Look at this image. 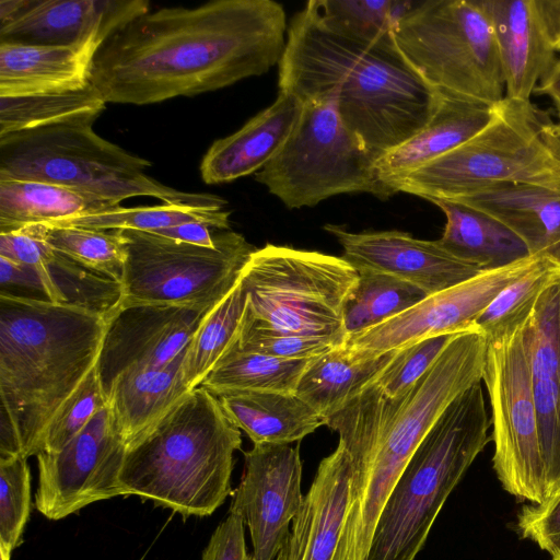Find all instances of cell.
<instances>
[{"label":"cell","instance_id":"obj_1","mask_svg":"<svg viewBox=\"0 0 560 560\" xmlns=\"http://www.w3.org/2000/svg\"><path fill=\"white\" fill-rule=\"evenodd\" d=\"M285 31V11L272 0L160 9L103 44L90 82L106 103L194 96L268 72L282 58Z\"/></svg>","mask_w":560,"mask_h":560},{"label":"cell","instance_id":"obj_2","mask_svg":"<svg viewBox=\"0 0 560 560\" xmlns=\"http://www.w3.org/2000/svg\"><path fill=\"white\" fill-rule=\"evenodd\" d=\"M108 323L77 305L0 292L1 428L26 457L97 364Z\"/></svg>","mask_w":560,"mask_h":560},{"label":"cell","instance_id":"obj_3","mask_svg":"<svg viewBox=\"0 0 560 560\" xmlns=\"http://www.w3.org/2000/svg\"><path fill=\"white\" fill-rule=\"evenodd\" d=\"M241 446V430L199 386L127 446L119 480L126 495L185 516H208L232 493Z\"/></svg>","mask_w":560,"mask_h":560},{"label":"cell","instance_id":"obj_4","mask_svg":"<svg viewBox=\"0 0 560 560\" xmlns=\"http://www.w3.org/2000/svg\"><path fill=\"white\" fill-rule=\"evenodd\" d=\"M487 338L456 334L402 397L390 399L375 383V445L366 487L345 521L334 560H368L382 509L411 455L447 406L482 381Z\"/></svg>","mask_w":560,"mask_h":560},{"label":"cell","instance_id":"obj_5","mask_svg":"<svg viewBox=\"0 0 560 560\" xmlns=\"http://www.w3.org/2000/svg\"><path fill=\"white\" fill-rule=\"evenodd\" d=\"M481 382L454 399L418 445L376 522L368 560H413L447 497L491 441Z\"/></svg>","mask_w":560,"mask_h":560},{"label":"cell","instance_id":"obj_6","mask_svg":"<svg viewBox=\"0 0 560 560\" xmlns=\"http://www.w3.org/2000/svg\"><path fill=\"white\" fill-rule=\"evenodd\" d=\"M501 183L560 189V122L530 100L505 96L481 131L395 182L392 189L433 202Z\"/></svg>","mask_w":560,"mask_h":560},{"label":"cell","instance_id":"obj_7","mask_svg":"<svg viewBox=\"0 0 560 560\" xmlns=\"http://www.w3.org/2000/svg\"><path fill=\"white\" fill-rule=\"evenodd\" d=\"M94 121L78 119L0 137V177L56 184L118 205L148 196L172 206H226L217 195L180 191L148 176L151 163L100 137Z\"/></svg>","mask_w":560,"mask_h":560},{"label":"cell","instance_id":"obj_8","mask_svg":"<svg viewBox=\"0 0 560 560\" xmlns=\"http://www.w3.org/2000/svg\"><path fill=\"white\" fill-rule=\"evenodd\" d=\"M395 42L434 90L494 106L505 83L482 0L411 3L393 26Z\"/></svg>","mask_w":560,"mask_h":560},{"label":"cell","instance_id":"obj_9","mask_svg":"<svg viewBox=\"0 0 560 560\" xmlns=\"http://www.w3.org/2000/svg\"><path fill=\"white\" fill-rule=\"evenodd\" d=\"M358 278L342 257L267 244L255 249L241 277L246 293L242 323L345 343L342 307Z\"/></svg>","mask_w":560,"mask_h":560},{"label":"cell","instance_id":"obj_10","mask_svg":"<svg viewBox=\"0 0 560 560\" xmlns=\"http://www.w3.org/2000/svg\"><path fill=\"white\" fill-rule=\"evenodd\" d=\"M126 248L119 308L175 305L215 307L238 283L255 247L233 231L205 247L160 234L117 230Z\"/></svg>","mask_w":560,"mask_h":560},{"label":"cell","instance_id":"obj_11","mask_svg":"<svg viewBox=\"0 0 560 560\" xmlns=\"http://www.w3.org/2000/svg\"><path fill=\"white\" fill-rule=\"evenodd\" d=\"M376 161L342 124L332 96L303 104L289 139L255 177L291 209L349 192L386 200L394 192L380 179Z\"/></svg>","mask_w":560,"mask_h":560},{"label":"cell","instance_id":"obj_12","mask_svg":"<svg viewBox=\"0 0 560 560\" xmlns=\"http://www.w3.org/2000/svg\"><path fill=\"white\" fill-rule=\"evenodd\" d=\"M339 81V117L377 160L415 137L440 102V92L399 50L393 30L355 57Z\"/></svg>","mask_w":560,"mask_h":560},{"label":"cell","instance_id":"obj_13","mask_svg":"<svg viewBox=\"0 0 560 560\" xmlns=\"http://www.w3.org/2000/svg\"><path fill=\"white\" fill-rule=\"evenodd\" d=\"M524 323L486 337L482 381L491 405L492 466L497 478L518 500L540 503L545 471Z\"/></svg>","mask_w":560,"mask_h":560},{"label":"cell","instance_id":"obj_14","mask_svg":"<svg viewBox=\"0 0 560 560\" xmlns=\"http://www.w3.org/2000/svg\"><path fill=\"white\" fill-rule=\"evenodd\" d=\"M126 451L106 405L61 450L36 455L38 512L58 521L92 503L126 495L119 480Z\"/></svg>","mask_w":560,"mask_h":560},{"label":"cell","instance_id":"obj_15","mask_svg":"<svg viewBox=\"0 0 560 560\" xmlns=\"http://www.w3.org/2000/svg\"><path fill=\"white\" fill-rule=\"evenodd\" d=\"M539 258L528 256L430 294L399 315L348 337L343 346L354 358L365 359L424 338L472 329L476 318L498 294L528 271Z\"/></svg>","mask_w":560,"mask_h":560},{"label":"cell","instance_id":"obj_16","mask_svg":"<svg viewBox=\"0 0 560 560\" xmlns=\"http://www.w3.org/2000/svg\"><path fill=\"white\" fill-rule=\"evenodd\" d=\"M229 513L248 527L255 560H276L285 547L304 495L300 445L254 444Z\"/></svg>","mask_w":560,"mask_h":560},{"label":"cell","instance_id":"obj_17","mask_svg":"<svg viewBox=\"0 0 560 560\" xmlns=\"http://www.w3.org/2000/svg\"><path fill=\"white\" fill-rule=\"evenodd\" d=\"M324 229L343 249L342 258L358 271L386 273L407 281L427 295L446 290L486 271L446 252L438 241L400 231L351 233L336 224Z\"/></svg>","mask_w":560,"mask_h":560},{"label":"cell","instance_id":"obj_18","mask_svg":"<svg viewBox=\"0 0 560 560\" xmlns=\"http://www.w3.org/2000/svg\"><path fill=\"white\" fill-rule=\"evenodd\" d=\"M211 310L175 305L119 308L108 323L97 366L106 393L132 365H164L184 352Z\"/></svg>","mask_w":560,"mask_h":560},{"label":"cell","instance_id":"obj_19","mask_svg":"<svg viewBox=\"0 0 560 560\" xmlns=\"http://www.w3.org/2000/svg\"><path fill=\"white\" fill-rule=\"evenodd\" d=\"M149 10L144 0H27L15 18L0 25V43L86 45L98 51L115 33Z\"/></svg>","mask_w":560,"mask_h":560},{"label":"cell","instance_id":"obj_20","mask_svg":"<svg viewBox=\"0 0 560 560\" xmlns=\"http://www.w3.org/2000/svg\"><path fill=\"white\" fill-rule=\"evenodd\" d=\"M545 471L544 500L560 491V272L523 326Z\"/></svg>","mask_w":560,"mask_h":560},{"label":"cell","instance_id":"obj_21","mask_svg":"<svg viewBox=\"0 0 560 560\" xmlns=\"http://www.w3.org/2000/svg\"><path fill=\"white\" fill-rule=\"evenodd\" d=\"M303 104L279 92L277 100L236 132L214 141L200 164L207 184H222L259 172L282 149Z\"/></svg>","mask_w":560,"mask_h":560},{"label":"cell","instance_id":"obj_22","mask_svg":"<svg viewBox=\"0 0 560 560\" xmlns=\"http://www.w3.org/2000/svg\"><path fill=\"white\" fill-rule=\"evenodd\" d=\"M489 14L502 67L506 97L529 101L556 62L533 0H482Z\"/></svg>","mask_w":560,"mask_h":560},{"label":"cell","instance_id":"obj_23","mask_svg":"<svg viewBox=\"0 0 560 560\" xmlns=\"http://www.w3.org/2000/svg\"><path fill=\"white\" fill-rule=\"evenodd\" d=\"M459 201L508 226L532 256L560 259V189L526 183H501L478 189Z\"/></svg>","mask_w":560,"mask_h":560},{"label":"cell","instance_id":"obj_24","mask_svg":"<svg viewBox=\"0 0 560 560\" xmlns=\"http://www.w3.org/2000/svg\"><path fill=\"white\" fill-rule=\"evenodd\" d=\"M353 467L343 446L318 465L303 505L292 522L301 560H334L352 500Z\"/></svg>","mask_w":560,"mask_h":560},{"label":"cell","instance_id":"obj_25","mask_svg":"<svg viewBox=\"0 0 560 560\" xmlns=\"http://www.w3.org/2000/svg\"><path fill=\"white\" fill-rule=\"evenodd\" d=\"M186 350L164 365L129 366L110 382L107 405L127 446L190 392L184 377Z\"/></svg>","mask_w":560,"mask_h":560},{"label":"cell","instance_id":"obj_26","mask_svg":"<svg viewBox=\"0 0 560 560\" xmlns=\"http://www.w3.org/2000/svg\"><path fill=\"white\" fill-rule=\"evenodd\" d=\"M440 94L430 121L410 140L376 161L380 179L393 192L395 182L468 141L494 116L495 105Z\"/></svg>","mask_w":560,"mask_h":560},{"label":"cell","instance_id":"obj_27","mask_svg":"<svg viewBox=\"0 0 560 560\" xmlns=\"http://www.w3.org/2000/svg\"><path fill=\"white\" fill-rule=\"evenodd\" d=\"M96 52L86 45L0 43V96L81 89Z\"/></svg>","mask_w":560,"mask_h":560},{"label":"cell","instance_id":"obj_28","mask_svg":"<svg viewBox=\"0 0 560 560\" xmlns=\"http://www.w3.org/2000/svg\"><path fill=\"white\" fill-rule=\"evenodd\" d=\"M214 396L233 424L254 444H291L325 424L295 393L237 390Z\"/></svg>","mask_w":560,"mask_h":560},{"label":"cell","instance_id":"obj_29","mask_svg":"<svg viewBox=\"0 0 560 560\" xmlns=\"http://www.w3.org/2000/svg\"><path fill=\"white\" fill-rule=\"evenodd\" d=\"M446 224L438 243L458 259L497 269L532 256L525 243L490 214L454 200L433 201Z\"/></svg>","mask_w":560,"mask_h":560},{"label":"cell","instance_id":"obj_30","mask_svg":"<svg viewBox=\"0 0 560 560\" xmlns=\"http://www.w3.org/2000/svg\"><path fill=\"white\" fill-rule=\"evenodd\" d=\"M397 350L357 359L345 346L313 358L302 373L295 395L323 419L340 410L349 400L375 382Z\"/></svg>","mask_w":560,"mask_h":560},{"label":"cell","instance_id":"obj_31","mask_svg":"<svg viewBox=\"0 0 560 560\" xmlns=\"http://www.w3.org/2000/svg\"><path fill=\"white\" fill-rule=\"evenodd\" d=\"M118 206L120 205L56 184L0 177V233Z\"/></svg>","mask_w":560,"mask_h":560},{"label":"cell","instance_id":"obj_32","mask_svg":"<svg viewBox=\"0 0 560 560\" xmlns=\"http://www.w3.org/2000/svg\"><path fill=\"white\" fill-rule=\"evenodd\" d=\"M106 102L90 82L67 91L0 96V137L78 119H93Z\"/></svg>","mask_w":560,"mask_h":560},{"label":"cell","instance_id":"obj_33","mask_svg":"<svg viewBox=\"0 0 560 560\" xmlns=\"http://www.w3.org/2000/svg\"><path fill=\"white\" fill-rule=\"evenodd\" d=\"M311 360L280 359L244 350L234 339L200 386L213 395L237 390L294 393Z\"/></svg>","mask_w":560,"mask_h":560},{"label":"cell","instance_id":"obj_34","mask_svg":"<svg viewBox=\"0 0 560 560\" xmlns=\"http://www.w3.org/2000/svg\"><path fill=\"white\" fill-rule=\"evenodd\" d=\"M358 272L359 278L342 307L347 338L399 315L428 296L418 287L396 277L366 270Z\"/></svg>","mask_w":560,"mask_h":560},{"label":"cell","instance_id":"obj_35","mask_svg":"<svg viewBox=\"0 0 560 560\" xmlns=\"http://www.w3.org/2000/svg\"><path fill=\"white\" fill-rule=\"evenodd\" d=\"M230 211L172 205L124 208L116 207L94 213L47 223L57 226H78L93 230H138L153 232L184 223H205L214 230L230 229Z\"/></svg>","mask_w":560,"mask_h":560},{"label":"cell","instance_id":"obj_36","mask_svg":"<svg viewBox=\"0 0 560 560\" xmlns=\"http://www.w3.org/2000/svg\"><path fill=\"white\" fill-rule=\"evenodd\" d=\"M246 308L241 279L235 288L203 318L190 340L184 360V377L189 390L199 387L235 339Z\"/></svg>","mask_w":560,"mask_h":560},{"label":"cell","instance_id":"obj_37","mask_svg":"<svg viewBox=\"0 0 560 560\" xmlns=\"http://www.w3.org/2000/svg\"><path fill=\"white\" fill-rule=\"evenodd\" d=\"M42 237L56 252L120 283L126 248L117 230L38 224Z\"/></svg>","mask_w":560,"mask_h":560},{"label":"cell","instance_id":"obj_38","mask_svg":"<svg viewBox=\"0 0 560 560\" xmlns=\"http://www.w3.org/2000/svg\"><path fill=\"white\" fill-rule=\"evenodd\" d=\"M559 272L560 268L551 259L540 257L528 271L498 294L476 318L472 329L490 337L524 323L544 288Z\"/></svg>","mask_w":560,"mask_h":560},{"label":"cell","instance_id":"obj_39","mask_svg":"<svg viewBox=\"0 0 560 560\" xmlns=\"http://www.w3.org/2000/svg\"><path fill=\"white\" fill-rule=\"evenodd\" d=\"M320 16L332 27L351 36L374 42L392 31L410 2L392 0H311Z\"/></svg>","mask_w":560,"mask_h":560},{"label":"cell","instance_id":"obj_40","mask_svg":"<svg viewBox=\"0 0 560 560\" xmlns=\"http://www.w3.org/2000/svg\"><path fill=\"white\" fill-rule=\"evenodd\" d=\"M24 454L0 457V546L21 542L31 510V472Z\"/></svg>","mask_w":560,"mask_h":560},{"label":"cell","instance_id":"obj_41","mask_svg":"<svg viewBox=\"0 0 560 560\" xmlns=\"http://www.w3.org/2000/svg\"><path fill=\"white\" fill-rule=\"evenodd\" d=\"M106 405L107 396L96 364L49 423L40 452L61 450Z\"/></svg>","mask_w":560,"mask_h":560},{"label":"cell","instance_id":"obj_42","mask_svg":"<svg viewBox=\"0 0 560 560\" xmlns=\"http://www.w3.org/2000/svg\"><path fill=\"white\" fill-rule=\"evenodd\" d=\"M455 335L433 336L397 349L375 381L383 395L396 399L408 393Z\"/></svg>","mask_w":560,"mask_h":560},{"label":"cell","instance_id":"obj_43","mask_svg":"<svg viewBox=\"0 0 560 560\" xmlns=\"http://www.w3.org/2000/svg\"><path fill=\"white\" fill-rule=\"evenodd\" d=\"M235 342L244 350L288 360L317 358L345 345L330 337L284 334L252 327L243 323L238 328Z\"/></svg>","mask_w":560,"mask_h":560},{"label":"cell","instance_id":"obj_44","mask_svg":"<svg viewBox=\"0 0 560 560\" xmlns=\"http://www.w3.org/2000/svg\"><path fill=\"white\" fill-rule=\"evenodd\" d=\"M517 530L552 559L560 558V491L540 503L524 505L517 514Z\"/></svg>","mask_w":560,"mask_h":560},{"label":"cell","instance_id":"obj_45","mask_svg":"<svg viewBox=\"0 0 560 560\" xmlns=\"http://www.w3.org/2000/svg\"><path fill=\"white\" fill-rule=\"evenodd\" d=\"M244 526L238 516L229 513L212 533L201 560H255L246 548Z\"/></svg>","mask_w":560,"mask_h":560},{"label":"cell","instance_id":"obj_46","mask_svg":"<svg viewBox=\"0 0 560 560\" xmlns=\"http://www.w3.org/2000/svg\"><path fill=\"white\" fill-rule=\"evenodd\" d=\"M1 291L16 287L36 290L43 293L37 273L30 267L0 256Z\"/></svg>","mask_w":560,"mask_h":560},{"label":"cell","instance_id":"obj_47","mask_svg":"<svg viewBox=\"0 0 560 560\" xmlns=\"http://www.w3.org/2000/svg\"><path fill=\"white\" fill-rule=\"evenodd\" d=\"M212 229L213 228L205 223L190 222L156 230L151 233L189 244L213 247L215 245V234L211 233Z\"/></svg>","mask_w":560,"mask_h":560},{"label":"cell","instance_id":"obj_48","mask_svg":"<svg viewBox=\"0 0 560 560\" xmlns=\"http://www.w3.org/2000/svg\"><path fill=\"white\" fill-rule=\"evenodd\" d=\"M544 33L555 51H560V0H533Z\"/></svg>","mask_w":560,"mask_h":560},{"label":"cell","instance_id":"obj_49","mask_svg":"<svg viewBox=\"0 0 560 560\" xmlns=\"http://www.w3.org/2000/svg\"><path fill=\"white\" fill-rule=\"evenodd\" d=\"M535 94L547 95L551 100H560V59L556 60L534 90Z\"/></svg>","mask_w":560,"mask_h":560},{"label":"cell","instance_id":"obj_50","mask_svg":"<svg viewBox=\"0 0 560 560\" xmlns=\"http://www.w3.org/2000/svg\"><path fill=\"white\" fill-rule=\"evenodd\" d=\"M26 2L27 0H0V25L15 18Z\"/></svg>","mask_w":560,"mask_h":560},{"label":"cell","instance_id":"obj_51","mask_svg":"<svg viewBox=\"0 0 560 560\" xmlns=\"http://www.w3.org/2000/svg\"><path fill=\"white\" fill-rule=\"evenodd\" d=\"M278 560H301V544L294 532L290 533L285 547L281 550Z\"/></svg>","mask_w":560,"mask_h":560},{"label":"cell","instance_id":"obj_52","mask_svg":"<svg viewBox=\"0 0 560 560\" xmlns=\"http://www.w3.org/2000/svg\"><path fill=\"white\" fill-rule=\"evenodd\" d=\"M12 551L0 546V560H11Z\"/></svg>","mask_w":560,"mask_h":560},{"label":"cell","instance_id":"obj_53","mask_svg":"<svg viewBox=\"0 0 560 560\" xmlns=\"http://www.w3.org/2000/svg\"><path fill=\"white\" fill-rule=\"evenodd\" d=\"M558 121L560 122V100H552Z\"/></svg>","mask_w":560,"mask_h":560},{"label":"cell","instance_id":"obj_54","mask_svg":"<svg viewBox=\"0 0 560 560\" xmlns=\"http://www.w3.org/2000/svg\"><path fill=\"white\" fill-rule=\"evenodd\" d=\"M557 266L560 268V259H559V261L557 262Z\"/></svg>","mask_w":560,"mask_h":560},{"label":"cell","instance_id":"obj_55","mask_svg":"<svg viewBox=\"0 0 560 560\" xmlns=\"http://www.w3.org/2000/svg\"><path fill=\"white\" fill-rule=\"evenodd\" d=\"M552 560H560V558H557V559H552Z\"/></svg>","mask_w":560,"mask_h":560}]
</instances>
